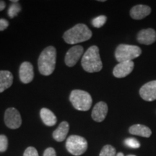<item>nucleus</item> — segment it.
<instances>
[{"label":"nucleus","mask_w":156,"mask_h":156,"mask_svg":"<svg viewBox=\"0 0 156 156\" xmlns=\"http://www.w3.org/2000/svg\"><path fill=\"white\" fill-rule=\"evenodd\" d=\"M56 50L52 46L45 48L38 60V70L42 75L48 76L54 73L56 67Z\"/></svg>","instance_id":"obj_1"},{"label":"nucleus","mask_w":156,"mask_h":156,"mask_svg":"<svg viewBox=\"0 0 156 156\" xmlns=\"http://www.w3.org/2000/svg\"><path fill=\"white\" fill-rule=\"evenodd\" d=\"M81 64L83 69L89 73L100 72L103 68L99 53V48L97 46H92L88 48L83 54L81 60Z\"/></svg>","instance_id":"obj_2"},{"label":"nucleus","mask_w":156,"mask_h":156,"mask_svg":"<svg viewBox=\"0 0 156 156\" xmlns=\"http://www.w3.org/2000/svg\"><path fill=\"white\" fill-rule=\"evenodd\" d=\"M92 36V31L86 25L79 23L66 31L63 35V38L67 44L73 45L87 41Z\"/></svg>","instance_id":"obj_3"},{"label":"nucleus","mask_w":156,"mask_h":156,"mask_svg":"<svg viewBox=\"0 0 156 156\" xmlns=\"http://www.w3.org/2000/svg\"><path fill=\"white\" fill-rule=\"evenodd\" d=\"M69 101L74 108L81 112L88 111L93 103L90 94L82 90H73L70 93Z\"/></svg>","instance_id":"obj_4"},{"label":"nucleus","mask_w":156,"mask_h":156,"mask_svg":"<svg viewBox=\"0 0 156 156\" xmlns=\"http://www.w3.org/2000/svg\"><path fill=\"white\" fill-rule=\"evenodd\" d=\"M141 54L142 49L139 46L134 45L120 44L117 46L115 51V58L119 63L129 62L139 57Z\"/></svg>","instance_id":"obj_5"},{"label":"nucleus","mask_w":156,"mask_h":156,"mask_svg":"<svg viewBox=\"0 0 156 156\" xmlns=\"http://www.w3.org/2000/svg\"><path fill=\"white\" fill-rule=\"evenodd\" d=\"M66 147L69 153L79 156L85 153L87 149V142L85 138L78 135H71L67 138Z\"/></svg>","instance_id":"obj_6"},{"label":"nucleus","mask_w":156,"mask_h":156,"mask_svg":"<svg viewBox=\"0 0 156 156\" xmlns=\"http://www.w3.org/2000/svg\"><path fill=\"white\" fill-rule=\"evenodd\" d=\"M5 125L12 129H18L22 124V118L18 110L13 107L6 109L4 116Z\"/></svg>","instance_id":"obj_7"},{"label":"nucleus","mask_w":156,"mask_h":156,"mask_svg":"<svg viewBox=\"0 0 156 156\" xmlns=\"http://www.w3.org/2000/svg\"><path fill=\"white\" fill-rule=\"evenodd\" d=\"M83 51L84 48L80 45H76L70 48L67 51L65 58H64V62L66 65L69 67H74L83 54Z\"/></svg>","instance_id":"obj_8"},{"label":"nucleus","mask_w":156,"mask_h":156,"mask_svg":"<svg viewBox=\"0 0 156 156\" xmlns=\"http://www.w3.org/2000/svg\"><path fill=\"white\" fill-rule=\"evenodd\" d=\"M140 97L144 101L151 102L156 100V80H153L142 85L139 91Z\"/></svg>","instance_id":"obj_9"},{"label":"nucleus","mask_w":156,"mask_h":156,"mask_svg":"<svg viewBox=\"0 0 156 156\" xmlns=\"http://www.w3.org/2000/svg\"><path fill=\"white\" fill-rule=\"evenodd\" d=\"M20 80L23 84H28L34 78V67L29 62H24L21 64L19 69Z\"/></svg>","instance_id":"obj_10"},{"label":"nucleus","mask_w":156,"mask_h":156,"mask_svg":"<svg viewBox=\"0 0 156 156\" xmlns=\"http://www.w3.org/2000/svg\"><path fill=\"white\" fill-rule=\"evenodd\" d=\"M134 63L133 61L123 62L116 64L113 70V75L116 78H124L133 71Z\"/></svg>","instance_id":"obj_11"},{"label":"nucleus","mask_w":156,"mask_h":156,"mask_svg":"<svg viewBox=\"0 0 156 156\" xmlns=\"http://www.w3.org/2000/svg\"><path fill=\"white\" fill-rule=\"evenodd\" d=\"M108 108L106 103L103 102V101H100V102L97 103L93 107L91 116L95 122H102L106 119L107 114H108Z\"/></svg>","instance_id":"obj_12"},{"label":"nucleus","mask_w":156,"mask_h":156,"mask_svg":"<svg viewBox=\"0 0 156 156\" xmlns=\"http://www.w3.org/2000/svg\"><path fill=\"white\" fill-rule=\"evenodd\" d=\"M136 40L141 44L151 45L156 41V32L153 28L141 30L137 34Z\"/></svg>","instance_id":"obj_13"},{"label":"nucleus","mask_w":156,"mask_h":156,"mask_svg":"<svg viewBox=\"0 0 156 156\" xmlns=\"http://www.w3.org/2000/svg\"><path fill=\"white\" fill-rule=\"evenodd\" d=\"M151 13V8L149 6L144 5H138L134 6L130 9L129 14L132 19L140 20L145 18Z\"/></svg>","instance_id":"obj_14"},{"label":"nucleus","mask_w":156,"mask_h":156,"mask_svg":"<svg viewBox=\"0 0 156 156\" xmlns=\"http://www.w3.org/2000/svg\"><path fill=\"white\" fill-rule=\"evenodd\" d=\"M13 75L7 70H0V93L8 89L13 83Z\"/></svg>","instance_id":"obj_15"},{"label":"nucleus","mask_w":156,"mask_h":156,"mask_svg":"<svg viewBox=\"0 0 156 156\" xmlns=\"http://www.w3.org/2000/svg\"><path fill=\"white\" fill-rule=\"evenodd\" d=\"M129 132L132 135L150 137L152 134V131L149 127L143 124H134L129 129Z\"/></svg>","instance_id":"obj_16"},{"label":"nucleus","mask_w":156,"mask_h":156,"mask_svg":"<svg viewBox=\"0 0 156 156\" xmlns=\"http://www.w3.org/2000/svg\"><path fill=\"white\" fill-rule=\"evenodd\" d=\"M69 129V123L67 122H62L56 130L53 132L54 139L57 142H62L67 137Z\"/></svg>","instance_id":"obj_17"},{"label":"nucleus","mask_w":156,"mask_h":156,"mask_svg":"<svg viewBox=\"0 0 156 156\" xmlns=\"http://www.w3.org/2000/svg\"><path fill=\"white\" fill-rule=\"evenodd\" d=\"M40 116L44 124L48 126L55 125L57 122V119H56L55 114L48 108H43L41 109Z\"/></svg>","instance_id":"obj_18"},{"label":"nucleus","mask_w":156,"mask_h":156,"mask_svg":"<svg viewBox=\"0 0 156 156\" xmlns=\"http://www.w3.org/2000/svg\"><path fill=\"white\" fill-rule=\"evenodd\" d=\"M21 11V6L20 5V4L17 3H12V5L9 6L8 11V16L10 18H14L15 17H16L20 12Z\"/></svg>","instance_id":"obj_19"},{"label":"nucleus","mask_w":156,"mask_h":156,"mask_svg":"<svg viewBox=\"0 0 156 156\" xmlns=\"http://www.w3.org/2000/svg\"><path fill=\"white\" fill-rule=\"evenodd\" d=\"M116 149L110 145H106L102 148L99 156H116Z\"/></svg>","instance_id":"obj_20"},{"label":"nucleus","mask_w":156,"mask_h":156,"mask_svg":"<svg viewBox=\"0 0 156 156\" xmlns=\"http://www.w3.org/2000/svg\"><path fill=\"white\" fill-rule=\"evenodd\" d=\"M107 20V17L105 16V15H100V16L95 17V18L93 19L92 23L93 26L95 27V28H101V27L104 25L105 23H106Z\"/></svg>","instance_id":"obj_21"},{"label":"nucleus","mask_w":156,"mask_h":156,"mask_svg":"<svg viewBox=\"0 0 156 156\" xmlns=\"http://www.w3.org/2000/svg\"><path fill=\"white\" fill-rule=\"evenodd\" d=\"M8 147V139L5 134H0V153H4Z\"/></svg>","instance_id":"obj_22"},{"label":"nucleus","mask_w":156,"mask_h":156,"mask_svg":"<svg viewBox=\"0 0 156 156\" xmlns=\"http://www.w3.org/2000/svg\"><path fill=\"white\" fill-rule=\"evenodd\" d=\"M125 145L128 146L129 147L131 148H139L140 147V144L138 140H136L134 138H127L125 140Z\"/></svg>","instance_id":"obj_23"},{"label":"nucleus","mask_w":156,"mask_h":156,"mask_svg":"<svg viewBox=\"0 0 156 156\" xmlns=\"http://www.w3.org/2000/svg\"><path fill=\"white\" fill-rule=\"evenodd\" d=\"M23 156H39L38 151L34 147H28L26 148L23 154Z\"/></svg>","instance_id":"obj_24"},{"label":"nucleus","mask_w":156,"mask_h":156,"mask_svg":"<svg viewBox=\"0 0 156 156\" xmlns=\"http://www.w3.org/2000/svg\"><path fill=\"white\" fill-rule=\"evenodd\" d=\"M9 23L6 19H0V31H3L8 28Z\"/></svg>","instance_id":"obj_25"},{"label":"nucleus","mask_w":156,"mask_h":156,"mask_svg":"<svg viewBox=\"0 0 156 156\" xmlns=\"http://www.w3.org/2000/svg\"><path fill=\"white\" fill-rule=\"evenodd\" d=\"M44 156H56V151L53 147H48L45 150Z\"/></svg>","instance_id":"obj_26"},{"label":"nucleus","mask_w":156,"mask_h":156,"mask_svg":"<svg viewBox=\"0 0 156 156\" xmlns=\"http://www.w3.org/2000/svg\"><path fill=\"white\" fill-rule=\"evenodd\" d=\"M6 7V2L5 1H2L0 0V12L4 10Z\"/></svg>","instance_id":"obj_27"},{"label":"nucleus","mask_w":156,"mask_h":156,"mask_svg":"<svg viewBox=\"0 0 156 156\" xmlns=\"http://www.w3.org/2000/svg\"><path fill=\"white\" fill-rule=\"evenodd\" d=\"M10 2H12V3H17V2H19L18 0H10Z\"/></svg>","instance_id":"obj_28"},{"label":"nucleus","mask_w":156,"mask_h":156,"mask_svg":"<svg viewBox=\"0 0 156 156\" xmlns=\"http://www.w3.org/2000/svg\"><path fill=\"white\" fill-rule=\"evenodd\" d=\"M116 156H124V155L122 153H119L116 154Z\"/></svg>","instance_id":"obj_29"},{"label":"nucleus","mask_w":156,"mask_h":156,"mask_svg":"<svg viewBox=\"0 0 156 156\" xmlns=\"http://www.w3.org/2000/svg\"><path fill=\"white\" fill-rule=\"evenodd\" d=\"M128 156H135V155H128Z\"/></svg>","instance_id":"obj_30"}]
</instances>
